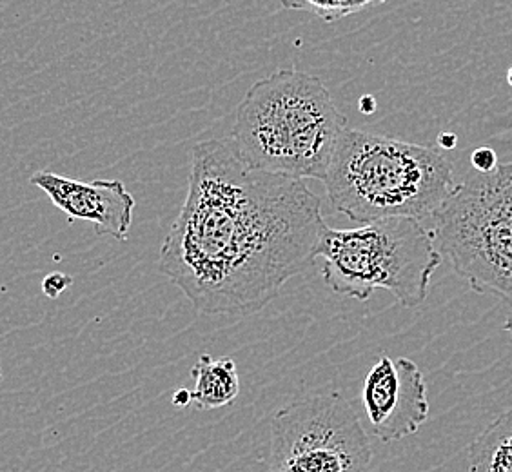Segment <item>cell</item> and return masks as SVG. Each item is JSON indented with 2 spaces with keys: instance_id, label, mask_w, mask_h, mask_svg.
Returning a JSON list of instances; mask_svg holds the SVG:
<instances>
[{
  "instance_id": "cell-7",
  "label": "cell",
  "mask_w": 512,
  "mask_h": 472,
  "mask_svg": "<svg viewBox=\"0 0 512 472\" xmlns=\"http://www.w3.org/2000/svg\"><path fill=\"white\" fill-rule=\"evenodd\" d=\"M362 400L373 433L385 443L413 436L429 418L424 374L409 358L382 356L365 376Z\"/></svg>"
},
{
  "instance_id": "cell-6",
  "label": "cell",
  "mask_w": 512,
  "mask_h": 472,
  "mask_svg": "<svg viewBox=\"0 0 512 472\" xmlns=\"http://www.w3.org/2000/svg\"><path fill=\"white\" fill-rule=\"evenodd\" d=\"M373 458L344 394H307L273 416L269 472H369Z\"/></svg>"
},
{
  "instance_id": "cell-15",
  "label": "cell",
  "mask_w": 512,
  "mask_h": 472,
  "mask_svg": "<svg viewBox=\"0 0 512 472\" xmlns=\"http://www.w3.org/2000/svg\"><path fill=\"white\" fill-rule=\"evenodd\" d=\"M438 144L444 149H454L458 144V137L451 133V131H445L440 137H438Z\"/></svg>"
},
{
  "instance_id": "cell-3",
  "label": "cell",
  "mask_w": 512,
  "mask_h": 472,
  "mask_svg": "<svg viewBox=\"0 0 512 472\" xmlns=\"http://www.w3.org/2000/svg\"><path fill=\"white\" fill-rule=\"evenodd\" d=\"M338 213L360 224L382 218L427 220L453 193V166L433 148L344 129L324 178Z\"/></svg>"
},
{
  "instance_id": "cell-9",
  "label": "cell",
  "mask_w": 512,
  "mask_h": 472,
  "mask_svg": "<svg viewBox=\"0 0 512 472\" xmlns=\"http://www.w3.org/2000/svg\"><path fill=\"white\" fill-rule=\"evenodd\" d=\"M193 405L198 411H211L231 405L240 394V378L233 358H213L202 353L191 369Z\"/></svg>"
},
{
  "instance_id": "cell-4",
  "label": "cell",
  "mask_w": 512,
  "mask_h": 472,
  "mask_svg": "<svg viewBox=\"0 0 512 472\" xmlns=\"http://www.w3.org/2000/svg\"><path fill=\"white\" fill-rule=\"evenodd\" d=\"M333 295L365 302L376 289L407 307L425 302L434 271L444 262L433 231L422 220L382 218L353 229L327 227L320 255Z\"/></svg>"
},
{
  "instance_id": "cell-13",
  "label": "cell",
  "mask_w": 512,
  "mask_h": 472,
  "mask_svg": "<svg viewBox=\"0 0 512 472\" xmlns=\"http://www.w3.org/2000/svg\"><path fill=\"white\" fill-rule=\"evenodd\" d=\"M471 164H473L476 173H491L498 168V155L493 148H476L471 155Z\"/></svg>"
},
{
  "instance_id": "cell-11",
  "label": "cell",
  "mask_w": 512,
  "mask_h": 472,
  "mask_svg": "<svg viewBox=\"0 0 512 472\" xmlns=\"http://www.w3.org/2000/svg\"><path fill=\"white\" fill-rule=\"evenodd\" d=\"M382 2L385 0H282V8L307 11L324 22H336Z\"/></svg>"
},
{
  "instance_id": "cell-17",
  "label": "cell",
  "mask_w": 512,
  "mask_h": 472,
  "mask_svg": "<svg viewBox=\"0 0 512 472\" xmlns=\"http://www.w3.org/2000/svg\"><path fill=\"white\" fill-rule=\"evenodd\" d=\"M507 80H509V84L512 86V68L507 71Z\"/></svg>"
},
{
  "instance_id": "cell-10",
  "label": "cell",
  "mask_w": 512,
  "mask_h": 472,
  "mask_svg": "<svg viewBox=\"0 0 512 472\" xmlns=\"http://www.w3.org/2000/svg\"><path fill=\"white\" fill-rule=\"evenodd\" d=\"M469 469L471 472H512V407L469 445Z\"/></svg>"
},
{
  "instance_id": "cell-1",
  "label": "cell",
  "mask_w": 512,
  "mask_h": 472,
  "mask_svg": "<svg viewBox=\"0 0 512 472\" xmlns=\"http://www.w3.org/2000/svg\"><path fill=\"white\" fill-rule=\"evenodd\" d=\"M191 160L158 269L200 313H258L320 255L322 200L304 180L249 168L231 138L198 142Z\"/></svg>"
},
{
  "instance_id": "cell-14",
  "label": "cell",
  "mask_w": 512,
  "mask_h": 472,
  "mask_svg": "<svg viewBox=\"0 0 512 472\" xmlns=\"http://www.w3.org/2000/svg\"><path fill=\"white\" fill-rule=\"evenodd\" d=\"M173 405L178 409H186L189 405H193V393L188 389H178L173 394Z\"/></svg>"
},
{
  "instance_id": "cell-12",
  "label": "cell",
  "mask_w": 512,
  "mask_h": 472,
  "mask_svg": "<svg viewBox=\"0 0 512 472\" xmlns=\"http://www.w3.org/2000/svg\"><path fill=\"white\" fill-rule=\"evenodd\" d=\"M71 284H73L71 276L64 275V273H50V275L44 276V280H42V291H44V295L48 296V298L55 300L64 291H68V287H71Z\"/></svg>"
},
{
  "instance_id": "cell-5",
  "label": "cell",
  "mask_w": 512,
  "mask_h": 472,
  "mask_svg": "<svg viewBox=\"0 0 512 472\" xmlns=\"http://www.w3.org/2000/svg\"><path fill=\"white\" fill-rule=\"evenodd\" d=\"M431 222L454 273L476 293L512 304V162L456 184Z\"/></svg>"
},
{
  "instance_id": "cell-16",
  "label": "cell",
  "mask_w": 512,
  "mask_h": 472,
  "mask_svg": "<svg viewBox=\"0 0 512 472\" xmlns=\"http://www.w3.org/2000/svg\"><path fill=\"white\" fill-rule=\"evenodd\" d=\"M358 106H360V111L365 113V115H371L373 111H376V100L375 97H371V95H364L360 102H358Z\"/></svg>"
},
{
  "instance_id": "cell-2",
  "label": "cell",
  "mask_w": 512,
  "mask_h": 472,
  "mask_svg": "<svg viewBox=\"0 0 512 472\" xmlns=\"http://www.w3.org/2000/svg\"><path fill=\"white\" fill-rule=\"evenodd\" d=\"M345 124L322 80L278 69L249 88L229 138L249 168L324 182Z\"/></svg>"
},
{
  "instance_id": "cell-18",
  "label": "cell",
  "mask_w": 512,
  "mask_h": 472,
  "mask_svg": "<svg viewBox=\"0 0 512 472\" xmlns=\"http://www.w3.org/2000/svg\"><path fill=\"white\" fill-rule=\"evenodd\" d=\"M2 378H4V373H2V365H0V382H2Z\"/></svg>"
},
{
  "instance_id": "cell-8",
  "label": "cell",
  "mask_w": 512,
  "mask_h": 472,
  "mask_svg": "<svg viewBox=\"0 0 512 472\" xmlns=\"http://www.w3.org/2000/svg\"><path fill=\"white\" fill-rule=\"evenodd\" d=\"M30 182L42 189L69 220L91 222L97 235L113 236L120 242L128 240L137 202L120 180L80 182L51 171H39Z\"/></svg>"
}]
</instances>
